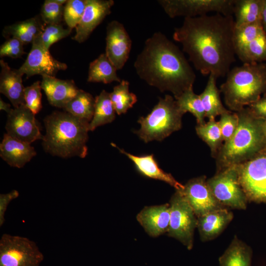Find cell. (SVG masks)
<instances>
[{
  "mask_svg": "<svg viewBox=\"0 0 266 266\" xmlns=\"http://www.w3.org/2000/svg\"><path fill=\"white\" fill-rule=\"evenodd\" d=\"M117 70L106 54L102 53L90 63L87 81L89 82H101L104 84L114 81L120 83L121 80L117 74Z\"/></svg>",
  "mask_w": 266,
  "mask_h": 266,
  "instance_id": "cell-27",
  "label": "cell"
},
{
  "mask_svg": "<svg viewBox=\"0 0 266 266\" xmlns=\"http://www.w3.org/2000/svg\"><path fill=\"white\" fill-rule=\"evenodd\" d=\"M41 82L36 81L25 88L24 100L26 106L34 114L42 109Z\"/></svg>",
  "mask_w": 266,
  "mask_h": 266,
  "instance_id": "cell-38",
  "label": "cell"
},
{
  "mask_svg": "<svg viewBox=\"0 0 266 266\" xmlns=\"http://www.w3.org/2000/svg\"><path fill=\"white\" fill-rule=\"evenodd\" d=\"M181 191L197 218L211 211L225 207L214 196L205 176L190 179Z\"/></svg>",
  "mask_w": 266,
  "mask_h": 266,
  "instance_id": "cell-14",
  "label": "cell"
},
{
  "mask_svg": "<svg viewBox=\"0 0 266 266\" xmlns=\"http://www.w3.org/2000/svg\"><path fill=\"white\" fill-rule=\"evenodd\" d=\"M0 92L9 99L14 108L25 104L23 75L18 69L11 68L3 60L0 61Z\"/></svg>",
  "mask_w": 266,
  "mask_h": 266,
  "instance_id": "cell-22",
  "label": "cell"
},
{
  "mask_svg": "<svg viewBox=\"0 0 266 266\" xmlns=\"http://www.w3.org/2000/svg\"><path fill=\"white\" fill-rule=\"evenodd\" d=\"M170 216L167 234L193 248L198 218L181 191L176 190L170 200Z\"/></svg>",
  "mask_w": 266,
  "mask_h": 266,
  "instance_id": "cell-9",
  "label": "cell"
},
{
  "mask_svg": "<svg viewBox=\"0 0 266 266\" xmlns=\"http://www.w3.org/2000/svg\"><path fill=\"white\" fill-rule=\"evenodd\" d=\"M265 32L261 22L244 25L235 28L233 42L235 53Z\"/></svg>",
  "mask_w": 266,
  "mask_h": 266,
  "instance_id": "cell-34",
  "label": "cell"
},
{
  "mask_svg": "<svg viewBox=\"0 0 266 266\" xmlns=\"http://www.w3.org/2000/svg\"><path fill=\"white\" fill-rule=\"evenodd\" d=\"M236 166L248 201L266 203V148Z\"/></svg>",
  "mask_w": 266,
  "mask_h": 266,
  "instance_id": "cell-8",
  "label": "cell"
},
{
  "mask_svg": "<svg viewBox=\"0 0 266 266\" xmlns=\"http://www.w3.org/2000/svg\"><path fill=\"white\" fill-rule=\"evenodd\" d=\"M196 131L198 136L209 147L213 157L217 156L224 141L218 121L212 119L202 125H197Z\"/></svg>",
  "mask_w": 266,
  "mask_h": 266,
  "instance_id": "cell-31",
  "label": "cell"
},
{
  "mask_svg": "<svg viewBox=\"0 0 266 266\" xmlns=\"http://www.w3.org/2000/svg\"><path fill=\"white\" fill-rule=\"evenodd\" d=\"M64 5L54 0L44 1L41 9L40 17L46 25L60 24L64 18Z\"/></svg>",
  "mask_w": 266,
  "mask_h": 266,
  "instance_id": "cell-37",
  "label": "cell"
},
{
  "mask_svg": "<svg viewBox=\"0 0 266 266\" xmlns=\"http://www.w3.org/2000/svg\"><path fill=\"white\" fill-rule=\"evenodd\" d=\"M217 78L212 74L209 75L204 90L200 95L205 113L209 120L215 119L218 115L227 112L221 100L220 90L216 86Z\"/></svg>",
  "mask_w": 266,
  "mask_h": 266,
  "instance_id": "cell-26",
  "label": "cell"
},
{
  "mask_svg": "<svg viewBox=\"0 0 266 266\" xmlns=\"http://www.w3.org/2000/svg\"><path fill=\"white\" fill-rule=\"evenodd\" d=\"M38 36L32 42L25 62L18 69L19 72L29 78L37 74L55 76L59 71L66 70V64L56 60L49 50L42 45Z\"/></svg>",
  "mask_w": 266,
  "mask_h": 266,
  "instance_id": "cell-12",
  "label": "cell"
},
{
  "mask_svg": "<svg viewBox=\"0 0 266 266\" xmlns=\"http://www.w3.org/2000/svg\"><path fill=\"white\" fill-rule=\"evenodd\" d=\"M132 40L124 25L118 21L106 28L105 54L117 70L122 69L129 58Z\"/></svg>",
  "mask_w": 266,
  "mask_h": 266,
  "instance_id": "cell-15",
  "label": "cell"
},
{
  "mask_svg": "<svg viewBox=\"0 0 266 266\" xmlns=\"http://www.w3.org/2000/svg\"><path fill=\"white\" fill-rule=\"evenodd\" d=\"M220 91L230 111L249 106L266 94V63H243L230 69Z\"/></svg>",
  "mask_w": 266,
  "mask_h": 266,
  "instance_id": "cell-5",
  "label": "cell"
},
{
  "mask_svg": "<svg viewBox=\"0 0 266 266\" xmlns=\"http://www.w3.org/2000/svg\"><path fill=\"white\" fill-rule=\"evenodd\" d=\"M158 2L171 18L195 17L216 12L233 15L234 0H160Z\"/></svg>",
  "mask_w": 266,
  "mask_h": 266,
  "instance_id": "cell-11",
  "label": "cell"
},
{
  "mask_svg": "<svg viewBox=\"0 0 266 266\" xmlns=\"http://www.w3.org/2000/svg\"><path fill=\"white\" fill-rule=\"evenodd\" d=\"M264 129L265 133V134L266 135V120H265L264 123Z\"/></svg>",
  "mask_w": 266,
  "mask_h": 266,
  "instance_id": "cell-45",
  "label": "cell"
},
{
  "mask_svg": "<svg viewBox=\"0 0 266 266\" xmlns=\"http://www.w3.org/2000/svg\"><path fill=\"white\" fill-rule=\"evenodd\" d=\"M264 0H234L235 28L261 22Z\"/></svg>",
  "mask_w": 266,
  "mask_h": 266,
  "instance_id": "cell-25",
  "label": "cell"
},
{
  "mask_svg": "<svg viewBox=\"0 0 266 266\" xmlns=\"http://www.w3.org/2000/svg\"><path fill=\"white\" fill-rule=\"evenodd\" d=\"M5 130L9 135L30 144L43 138L35 115L25 104L14 108L7 114Z\"/></svg>",
  "mask_w": 266,
  "mask_h": 266,
  "instance_id": "cell-13",
  "label": "cell"
},
{
  "mask_svg": "<svg viewBox=\"0 0 266 266\" xmlns=\"http://www.w3.org/2000/svg\"><path fill=\"white\" fill-rule=\"evenodd\" d=\"M170 216L169 203L145 207L136 219L151 236L157 237L167 233Z\"/></svg>",
  "mask_w": 266,
  "mask_h": 266,
  "instance_id": "cell-18",
  "label": "cell"
},
{
  "mask_svg": "<svg viewBox=\"0 0 266 266\" xmlns=\"http://www.w3.org/2000/svg\"><path fill=\"white\" fill-rule=\"evenodd\" d=\"M236 113L239 118L237 129L218 153L217 172L243 163L266 148L265 120L255 117L249 107Z\"/></svg>",
  "mask_w": 266,
  "mask_h": 266,
  "instance_id": "cell-4",
  "label": "cell"
},
{
  "mask_svg": "<svg viewBox=\"0 0 266 266\" xmlns=\"http://www.w3.org/2000/svg\"><path fill=\"white\" fill-rule=\"evenodd\" d=\"M261 23L264 31L266 33V0H264L262 13Z\"/></svg>",
  "mask_w": 266,
  "mask_h": 266,
  "instance_id": "cell-43",
  "label": "cell"
},
{
  "mask_svg": "<svg viewBox=\"0 0 266 266\" xmlns=\"http://www.w3.org/2000/svg\"><path fill=\"white\" fill-rule=\"evenodd\" d=\"M86 0H67L64 6V19L68 28H76L83 15Z\"/></svg>",
  "mask_w": 266,
  "mask_h": 266,
  "instance_id": "cell-35",
  "label": "cell"
},
{
  "mask_svg": "<svg viewBox=\"0 0 266 266\" xmlns=\"http://www.w3.org/2000/svg\"><path fill=\"white\" fill-rule=\"evenodd\" d=\"M71 31V29H65L60 24L48 25L38 38L42 45L49 50L53 44L68 36Z\"/></svg>",
  "mask_w": 266,
  "mask_h": 266,
  "instance_id": "cell-36",
  "label": "cell"
},
{
  "mask_svg": "<svg viewBox=\"0 0 266 266\" xmlns=\"http://www.w3.org/2000/svg\"><path fill=\"white\" fill-rule=\"evenodd\" d=\"M233 214L227 208L211 211L198 217L197 228L202 241L211 240L219 236L232 221Z\"/></svg>",
  "mask_w": 266,
  "mask_h": 266,
  "instance_id": "cell-19",
  "label": "cell"
},
{
  "mask_svg": "<svg viewBox=\"0 0 266 266\" xmlns=\"http://www.w3.org/2000/svg\"><path fill=\"white\" fill-rule=\"evenodd\" d=\"M111 144L130 159L137 171L142 175L150 178L164 181L173 187L176 190H183L184 185L178 182L170 173L163 171L159 167L153 154L136 156L120 149L114 143Z\"/></svg>",
  "mask_w": 266,
  "mask_h": 266,
  "instance_id": "cell-20",
  "label": "cell"
},
{
  "mask_svg": "<svg viewBox=\"0 0 266 266\" xmlns=\"http://www.w3.org/2000/svg\"><path fill=\"white\" fill-rule=\"evenodd\" d=\"M44 259L35 242L4 233L0 239V266H39Z\"/></svg>",
  "mask_w": 266,
  "mask_h": 266,
  "instance_id": "cell-7",
  "label": "cell"
},
{
  "mask_svg": "<svg viewBox=\"0 0 266 266\" xmlns=\"http://www.w3.org/2000/svg\"><path fill=\"white\" fill-rule=\"evenodd\" d=\"M183 114L190 112L196 119L199 125L204 124L205 113L200 95L196 94L193 88L188 89L175 99Z\"/></svg>",
  "mask_w": 266,
  "mask_h": 266,
  "instance_id": "cell-30",
  "label": "cell"
},
{
  "mask_svg": "<svg viewBox=\"0 0 266 266\" xmlns=\"http://www.w3.org/2000/svg\"><path fill=\"white\" fill-rule=\"evenodd\" d=\"M46 25L41 17L36 16L24 21L16 22L5 26L2 31V35L7 38L15 37L24 45L32 43L44 29Z\"/></svg>",
  "mask_w": 266,
  "mask_h": 266,
  "instance_id": "cell-23",
  "label": "cell"
},
{
  "mask_svg": "<svg viewBox=\"0 0 266 266\" xmlns=\"http://www.w3.org/2000/svg\"><path fill=\"white\" fill-rule=\"evenodd\" d=\"M233 15L220 13L184 18L175 28L173 39L180 43L195 68L217 79L226 76L235 61Z\"/></svg>",
  "mask_w": 266,
  "mask_h": 266,
  "instance_id": "cell-1",
  "label": "cell"
},
{
  "mask_svg": "<svg viewBox=\"0 0 266 266\" xmlns=\"http://www.w3.org/2000/svg\"><path fill=\"white\" fill-rule=\"evenodd\" d=\"M248 107L255 117L266 120V94Z\"/></svg>",
  "mask_w": 266,
  "mask_h": 266,
  "instance_id": "cell-42",
  "label": "cell"
},
{
  "mask_svg": "<svg viewBox=\"0 0 266 266\" xmlns=\"http://www.w3.org/2000/svg\"><path fill=\"white\" fill-rule=\"evenodd\" d=\"M115 113L110 93L102 90L95 98L94 113L89 123V131H93L99 126L113 121L115 118Z\"/></svg>",
  "mask_w": 266,
  "mask_h": 266,
  "instance_id": "cell-28",
  "label": "cell"
},
{
  "mask_svg": "<svg viewBox=\"0 0 266 266\" xmlns=\"http://www.w3.org/2000/svg\"><path fill=\"white\" fill-rule=\"evenodd\" d=\"M23 43L18 38L10 37L0 46V56L18 58L25 53Z\"/></svg>",
  "mask_w": 266,
  "mask_h": 266,
  "instance_id": "cell-40",
  "label": "cell"
},
{
  "mask_svg": "<svg viewBox=\"0 0 266 266\" xmlns=\"http://www.w3.org/2000/svg\"><path fill=\"white\" fill-rule=\"evenodd\" d=\"M134 67L138 76L175 99L193 88L196 75L183 52L164 34L156 32L145 41Z\"/></svg>",
  "mask_w": 266,
  "mask_h": 266,
  "instance_id": "cell-2",
  "label": "cell"
},
{
  "mask_svg": "<svg viewBox=\"0 0 266 266\" xmlns=\"http://www.w3.org/2000/svg\"><path fill=\"white\" fill-rule=\"evenodd\" d=\"M114 2L112 0H86L82 18L76 27L72 39L79 43L85 41L103 19L111 13Z\"/></svg>",
  "mask_w": 266,
  "mask_h": 266,
  "instance_id": "cell-16",
  "label": "cell"
},
{
  "mask_svg": "<svg viewBox=\"0 0 266 266\" xmlns=\"http://www.w3.org/2000/svg\"><path fill=\"white\" fill-rule=\"evenodd\" d=\"M95 98L80 89L78 94L63 108L73 116L90 123L93 117Z\"/></svg>",
  "mask_w": 266,
  "mask_h": 266,
  "instance_id": "cell-29",
  "label": "cell"
},
{
  "mask_svg": "<svg viewBox=\"0 0 266 266\" xmlns=\"http://www.w3.org/2000/svg\"><path fill=\"white\" fill-rule=\"evenodd\" d=\"M252 251L250 247L235 236L224 253L219 257L220 266H251Z\"/></svg>",
  "mask_w": 266,
  "mask_h": 266,
  "instance_id": "cell-24",
  "label": "cell"
},
{
  "mask_svg": "<svg viewBox=\"0 0 266 266\" xmlns=\"http://www.w3.org/2000/svg\"><path fill=\"white\" fill-rule=\"evenodd\" d=\"M129 85L127 80H121L110 93L111 101L118 115L126 113L137 100L136 95L130 92Z\"/></svg>",
  "mask_w": 266,
  "mask_h": 266,
  "instance_id": "cell-33",
  "label": "cell"
},
{
  "mask_svg": "<svg viewBox=\"0 0 266 266\" xmlns=\"http://www.w3.org/2000/svg\"><path fill=\"white\" fill-rule=\"evenodd\" d=\"M212 193L223 206L245 209L248 200L240 184L236 166L217 172L207 180Z\"/></svg>",
  "mask_w": 266,
  "mask_h": 266,
  "instance_id": "cell-10",
  "label": "cell"
},
{
  "mask_svg": "<svg viewBox=\"0 0 266 266\" xmlns=\"http://www.w3.org/2000/svg\"><path fill=\"white\" fill-rule=\"evenodd\" d=\"M243 63H260L266 61V33L236 52Z\"/></svg>",
  "mask_w": 266,
  "mask_h": 266,
  "instance_id": "cell-32",
  "label": "cell"
},
{
  "mask_svg": "<svg viewBox=\"0 0 266 266\" xmlns=\"http://www.w3.org/2000/svg\"><path fill=\"white\" fill-rule=\"evenodd\" d=\"M41 87L52 106L64 108L78 93L79 89L72 80H62L55 76H42Z\"/></svg>",
  "mask_w": 266,
  "mask_h": 266,
  "instance_id": "cell-17",
  "label": "cell"
},
{
  "mask_svg": "<svg viewBox=\"0 0 266 266\" xmlns=\"http://www.w3.org/2000/svg\"><path fill=\"white\" fill-rule=\"evenodd\" d=\"M44 123L46 134L42 144L46 152L63 158L86 156L90 123L58 111L47 116Z\"/></svg>",
  "mask_w": 266,
  "mask_h": 266,
  "instance_id": "cell-3",
  "label": "cell"
},
{
  "mask_svg": "<svg viewBox=\"0 0 266 266\" xmlns=\"http://www.w3.org/2000/svg\"><path fill=\"white\" fill-rule=\"evenodd\" d=\"M0 110L5 111L7 114L12 110L10 104L4 102L1 98L0 99Z\"/></svg>",
  "mask_w": 266,
  "mask_h": 266,
  "instance_id": "cell-44",
  "label": "cell"
},
{
  "mask_svg": "<svg viewBox=\"0 0 266 266\" xmlns=\"http://www.w3.org/2000/svg\"><path fill=\"white\" fill-rule=\"evenodd\" d=\"M218 121L224 143L229 141L234 134L239 122L236 112L229 111L220 115Z\"/></svg>",
  "mask_w": 266,
  "mask_h": 266,
  "instance_id": "cell-39",
  "label": "cell"
},
{
  "mask_svg": "<svg viewBox=\"0 0 266 266\" xmlns=\"http://www.w3.org/2000/svg\"><path fill=\"white\" fill-rule=\"evenodd\" d=\"M19 196V193L16 190L8 193L0 194V227H1L5 222L4 215L9 203Z\"/></svg>",
  "mask_w": 266,
  "mask_h": 266,
  "instance_id": "cell-41",
  "label": "cell"
},
{
  "mask_svg": "<svg viewBox=\"0 0 266 266\" xmlns=\"http://www.w3.org/2000/svg\"><path fill=\"white\" fill-rule=\"evenodd\" d=\"M31 144L21 141L9 135H3L0 144V156L9 166L22 168L36 155Z\"/></svg>",
  "mask_w": 266,
  "mask_h": 266,
  "instance_id": "cell-21",
  "label": "cell"
},
{
  "mask_svg": "<svg viewBox=\"0 0 266 266\" xmlns=\"http://www.w3.org/2000/svg\"><path fill=\"white\" fill-rule=\"evenodd\" d=\"M183 114L175 99L166 95L164 98H159L149 114L139 118L140 128L134 133L145 143L161 141L181 128Z\"/></svg>",
  "mask_w": 266,
  "mask_h": 266,
  "instance_id": "cell-6",
  "label": "cell"
}]
</instances>
